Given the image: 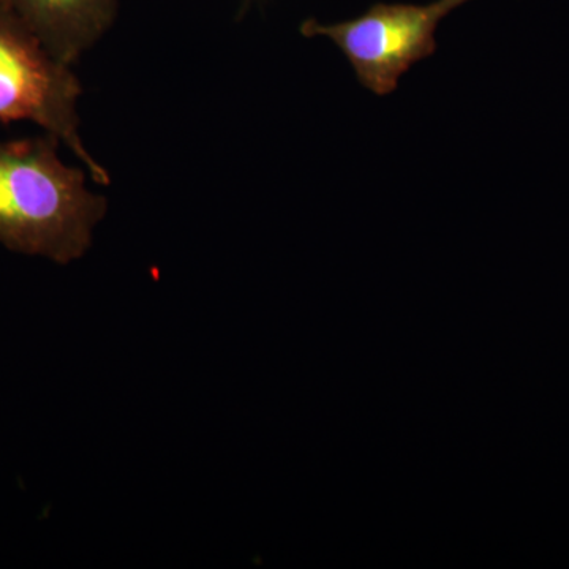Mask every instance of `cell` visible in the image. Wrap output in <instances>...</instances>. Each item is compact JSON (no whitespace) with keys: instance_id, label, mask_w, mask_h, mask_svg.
<instances>
[{"instance_id":"3","label":"cell","mask_w":569,"mask_h":569,"mask_svg":"<svg viewBox=\"0 0 569 569\" xmlns=\"http://www.w3.org/2000/svg\"><path fill=\"white\" fill-rule=\"evenodd\" d=\"M470 0H436L429 6L376 3L356 20L301 26L305 37H328L353 67L358 81L378 97L396 91L413 63L436 54L440 21Z\"/></svg>"},{"instance_id":"1","label":"cell","mask_w":569,"mask_h":569,"mask_svg":"<svg viewBox=\"0 0 569 569\" xmlns=\"http://www.w3.org/2000/svg\"><path fill=\"white\" fill-rule=\"evenodd\" d=\"M59 142L50 133L0 141V244L69 264L88 252L108 204L62 162Z\"/></svg>"},{"instance_id":"2","label":"cell","mask_w":569,"mask_h":569,"mask_svg":"<svg viewBox=\"0 0 569 569\" xmlns=\"http://www.w3.org/2000/svg\"><path fill=\"white\" fill-rule=\"evenodd\" d=\"M81 84L13 13L0 7V122L31 121L67 144L93 181L110 183L82 144L77 104Z\"/></svg>"},{"instance_id":"4","label":"cell","mask_w":569,"mask_h":569,"mask_svg":"<svg viewBox=\"0 0 569 569\" xmlns=\"http://www.w3.org/2000/svg\"><path fill=\"white\" fill-rule=\"evenodd\" d=\"M59 61L71 66L114 20L118 0H0Z\"/></svg>"}]
</instances>
